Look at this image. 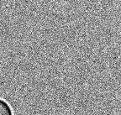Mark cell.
I'll return each instance as SVG.
<instances>
[{"label": "cell", "instance_id": "obj_1", "mask_svg": "<svg viewBox=\"0 0 121 115\" xmlns=\"http://www.w3.org/2000/svg\"><path fill=\"white\" fill-rule=\"evenodd\" d=\"M0 115H13L10 106L3 99H0Z\"/></svg>", "mask_w": 121, "mask_h": 115}]
</instances>
